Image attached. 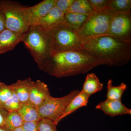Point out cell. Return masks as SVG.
<instances>
[{"label":"cell","instance_id":"484cf974","mask_svg":"<svg viewBox=\"0 0 131 131\" xmlns=\"http://www.w3.org/2000/svg\"><path fill=\"white\" fill-rule=\"evenodd\" d=\"M95 11L108 6L109 0H88Z\"/></svg>","mask_w":131,"mask_h":131},{"label":"cell","instance_id":"9c48e42d","mask_svg":"<svg viewBox=\"0 0 131 131\" xmlns=\"http://www.w3.org/2000/svg\"><path fill=\"white\" fill-rule=\"evenodd\" d=\"M55 0H44L37 5L22 9L24 18L29 26H35L52 7Z\"/></svg>","mask_w":131,"mask_h":131},{"label":"cell","instance_id":"83f0119b","mask_svg":"<svg viewBox=\"0 0 131 131\" xmlns=\"http://www.w3.org/2000/svg\"><path fill=\"white\" fill-rule=\"evenodd\" d=\"M8 112L0 106V127H4Z\"/></svg>","mask_w":131,"mask_h":131},{"label":"cell","instance_id":"4fadbf2b","mask_svg":"<svg viewBox=\"0 0 131 131\" xmlns=\"http://www.w3.org/2000/svg\"><path fill=\"white\" fill-rule=\"evenodd\" d=\"M64 15V13L55 6L38 21L36 26H40L45 29L56 26L63 23Z\"/></svg>","mask_w":131,"mask_h":131},{"label":"cell","instance_id":"4316f807","mask_svg":"<svg viewBox=\"0 0 131 131\" xmlns=\"http://www.w3.org/2000/svg\"><path fill=\"white\" fill-rule=\"evenodd\" d=\"M38 122H25L22 126V128L25 131H39Z\"/></svg>","mask_w":131,"mask_h":131},{"label":"cell","instance_id":"9a60e30c","mask_svg":"<svg viewBox=\"0 0 131 131\" xmlns=\"http://www.w3.org/2000/svg\"><path fill=\"white\" fill-rule=\"evenodd\" d=\"M32 80L30 77L19 80L10 85L14 93L16 94L21 103L28 102L29 93Z\"/></svg>","mask_w":131,"mask_h":131},{"label":"cell","instance_id":"277c9868","mask_svg":"<svg viewBox=\"0 0 131 131\" xmlns=\"http://www.w3.org/2000/svg\"><path fill=\"white\" fill-rule=\"evenodd\" d=\"M22 42L39 69L51 56L50 39L44 29L40 26L30 27L24 34Z\"/></svg>","mask_w":131,"mask_h":131},{"label":"cell","instance_id":"d4e9b609","mask_svg":"<svg viewBox=\"0 0 131 131\" xmlns=\"http://www.w3.org/2000/svg\"><path fill=\"white\" fill-rule=\"evenodd\" d=\"M75 0H55V6L64 14L74 2Z\"/></svg>","mask_w":131,"mask_h":131},{"label":"cell","instance_id":"7a4b0ae2","mask_svg":"<svg viewBox=\"0 0 131 131\" xmlns=\"http://www.w3.org/2000/svg\"><path fill=\"white\" fill-rule=\"evenodd\" d=\"M83 49L107 66H122L131 60V41L110 36L84 40Z\"/></svg>","mask_w":131,"mask_h":131},{"label":"cell","instance_id":"7c38bea8","mask_svg":"<svg viewBox=\"0 0 131 131\" xmlns=\"http://www.w3.org/2000/svg\"><path fill=\"white\" fill-rule=\"evenodd\" d=\"M24 34L5 29L0 32V55L11 51L22 42Z\"/></svg>","mask_w":131,"mask_h":131},{"label":"cell","instance_id":"f1b7e54d","mask_svg":"<svg viewBox=\"0 0 131 131\" xmlns=\"http://www.w3.org/2000/svg\"><path fill=\"white\" fill-rule=\"evenodd\" d=\"M6 29V20L5 15L0 8V32Z\"/></svg>","mask_w":131,"mask_h":131},{"label":"cell","instance_id":"5bb4252c","mask_svg":"<svg viewBox=\"0 0 131 131\" xmlns=\"http://www.w3.org/2000/svg\"><path fill=\"white\" fill-rule=\"evenodd\" d=\"M90 96L81 90L73 98L67 106L63 113L57 121V125L62 119L73 113L76 110L83 107L86 106Z\"/></svg>","mask_w":131,"mask_h":131},{"label":"cell","instance_id":"8fae6325","mask_svg":"<svg viewBox=\"0 0 131 131\" xmlns=\"http://www.w3.org/2000/svg\"><path fill=\"white\" fill-rule=\"evenodd\" d=\"M95 108L101 110L106 115L112 117L117 115L131 114V109L124 105L121 100L106 99L98 103Z\"/></svg>","mask_w":131,"mask_h":131},{"label":"cell","instance_id":"44dd1931","mask_svg":"<svg viewBox=\"0 0 131 131\" xmlns=\"http://www.w3.org/2000/svg\"><path fill=\"white\" fill-rule=\"evenodd\" d=\"M88 16L75 13L68 12L65 14L64 22L77 31Z\"/></svg>","mask_w":131,"mask_h":131},{"label":"cell","instance_id":"2e32d148","mask_svg":"<svg viewBox=\"0 0 131 131\" xmlns=\"http://www.w3.org/2000/svg\"><path fill=\"white\" fill-rule=\"evenodd\" d=\"M18 113L25 122H38L40 119L38 108L29 102L21 103Z\"/></svg>","mask_w":131,"mask_h":131},{"label":"cell","instance_id":"52a82bcc","mask_svg":"<svg viewBox=\"0 0 131 131\" xmlns=\"http://www.w3.org/2000/svg\"><path fill=\"white\" fill-rule=\"evenodd\" d=\"M80 91L75 90L67 95L59 98L49 96L38 108L40 118L51 120L56 124L69 103Z\"/></svg>","mask_w":131,"mask_h":131},{"label":"cell","instance_id":"f546056e","mask_svg":"<svg viewBox=\"0 0 131 131\" xmlns=\"http://www.w3.org/2000/svg\"><path fill=\"white\" fill-rule=\"evenodd\" d=\"M13 131H25L24 130V129L22 128V127H19V128H17L14 130Z\"/></svg>","mask_w":131,"mask_h":131},{"label":"cell","instance_id":"e0dca14e","mask_svg":"<svg viewBox=\"0 0 131 131\" xmlns=\"http://www.w3.org/2000/svg\"><path fill=\"white\" fill-rule=\"evenodd\" d=\"M103 84L101 82L95 73L88 74L81 91L90 96L103 89Z\"/></svg>","mask_w":131,"mask_h":131},{"label":"cell","instance_id":"ba28073f","mask_svg":"<svg viewBox=\"0 0 131 131\" xmlns=\"http://www.w3.org/2000/svg\"><path fill=\"white\" fill-rule=\"evenodd\" d=\"M108 36L131 41V13H117L110 24Z\"/></svg>","mask_w":131,"mask_h":131},{"label":"cell","instance_id":"cb8c5ba5","mask_svg":"<svg viewBox=\"0 0 131 131\" xmlns=\"http://www.w3.org/2000/svg\"><path fill=\"white\" fill-rule=\"evenodd\" d=\"M57 126L54 121L47 119H40L38 122L39 131H57Z\"/></svg>","mask_w":131,"mask_h":131},{"label":"cell","instance_id":"ffe728a7","mask_svg":"<svg viewBox=\"0 0 131 131\" xmlns=\"http://www.w3.org/2000/svg\"><path fill=\"white\" fill-rule=\"evenodd\" d=\"M113 80L110 79L107 82L106 99L115 100H121L122 95L126 90L127 86L122 83L119 86H115L113 84Z\"/></svg>","mask_w":131,"mask_h":131},{"label":"cell","instance_id":"8992f818","mask_svg":"<svg viewBox=\"0 0 131 131\" xmlns=\"http://www.w3.org/2000/svg\"><path fill=\"white\" fill-rule=\"evenodd\" d=\"M24 6L11 0L0 1V8L5 15L6 28L15 32L24 34L29 29L24 18Z\"/></svg>","mask_w":131,"mask_h":131},{"label":"cell","instance_id":"5b68a950","mask_svg":"<svg viewBox=\"0 0 131 131\" xmlns=\"http://www.w3.org/2000/svg\"><path fill=\"white\" fill-rule=\"evenodd\" d=\"M116 13L109 6L95 11L88 16L78 33L84 40L108 36L111 21Z\"/></svg>","mask_w":131,"mask_h":131},{"label":"cell","instance_id":"ac0fdd59","mask_svg":"<svg viewBox=\"0 0 131 131\" xmlns=\"http://www.w3.org/2000/svg\"><path fill=\"white\" fill-rule=\"evenodd\" d=\"M95 12L88 0H75L67 13H73L89 16Z\"/></svg>","mask_w":131,"mask_h":131},{"label":"cell","instance_id":"30bf717a","mask_svg":"<svg viewBox=\"0 0 131 131\" xmlns=\"http://www.w3.org/2000/svg\"><path fill=\"white\" fill-rule=\"evenodd\" d=\"M51 95L48 86L44 82L40 80H37L35 81H32L28 102L39 108Z\"/></svg>","mask_w":131,"mask_h":131},{"label":"cell","instance_id":"6da1fadb","mask_svg":"<svg viewBox=\"0 0 131 131\" xmlns=\"http://www.w3.org/2000/svg\"><path fill=\"white\" fill-rule=\"evenodd\" d=\"M102 64L99 59L81 49L53 54L39 69L50 75L61 78L84 74Z\"/></svg>","mask_w":131,"mask_h":131},{"label":"cell","instance_id":"603a6c76","mask_svg":"<svg viewBox=\"0 0 131 131\" xmlns=\"http://www.w3.org/2000/svg\"><path fill=\"white\" fill-rule=\"evenodd\" d=\"M14 94L10 85L0 82V106L1 107L4 108Z\"/></svg>","mask_w":131,"mask_h":131},{"label":"cell","instance_id":"7402d4cb","mask_svg":"<svg viewBox=\"0 0 131 131\" xmlns=\"http://www.w3.org/2000/svg\"><path fill=\"white\" fill-rule=\"evenodd\" d=\"M108 6L117 13H131V0H109Z\"/></svg>","mask_w":131,"mask_h":131},{"label":"cell","instance_id":"4dcf8cb0","mask_svg":"<svg viewBox=\"0 0 131 131\" xmlns=\"http://www.w3.org/2000/svg\"><path fill=\"white\" fill-rule=\"evenodd\" d=\"M0 131H7L3 127H0Z\"/></svg>","mask_w":131,"mask_h":131},{"label":"cell","instance_id":"3957f363","mask_svg":"<svg viewBox=\"0 0 131 131\" xmlns=\"http://www.w3.org/2000/svg\"><path fill=\"white\" fill-rule=\"evenodd\" d=\"M44 29L50 39L51 55L83 49L84 39L77 31L64 22L56 26Z\"/></svg>","mask_w":131,"mask_h":131},{"label":"cell","instance_id":"d6986e66","mask_svg":"<svg viewBox=\"0 0 131 131\" xmlns=\"http://www.w3.org/2000/svg\"><path fill=\"white\" fill-rule=\"evenodd\" d=\"M24 122L18 111L8 112L3 128L7 131H13L21 127Z\"/></svg>","mask_w":131,"mask_h":131}]
</instances>
